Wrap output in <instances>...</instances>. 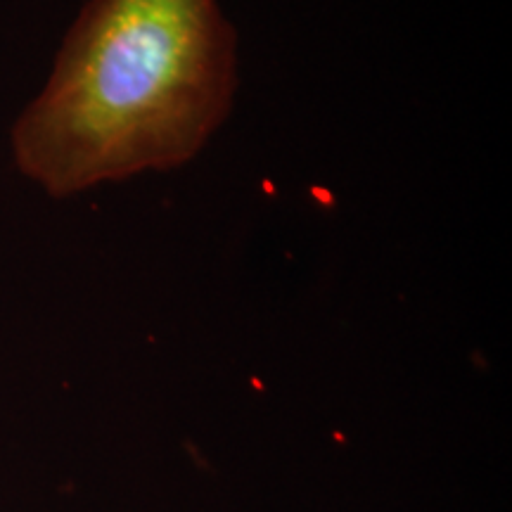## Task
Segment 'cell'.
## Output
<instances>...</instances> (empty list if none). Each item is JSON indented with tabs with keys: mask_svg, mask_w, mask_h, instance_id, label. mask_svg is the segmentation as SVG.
I'll use <instances>...</instances> for the list:
<instances>
[{
	"mask_svg": "<svg viewBox=\"0 0 512 512\" xmlns=\"http://www.w3.org/2000/svg\"><path fill=\"white\" fill-rule=\"evenodd\" d=\"M238 91V34L219 0H88L53 76L12 131L53 197L188 164Z\"/></svg>",
	"mask_w": 512,
	"mask_h": 512,
	"instance_id": "6da1fadb",
	"label": "cell"
}]
</instances>
